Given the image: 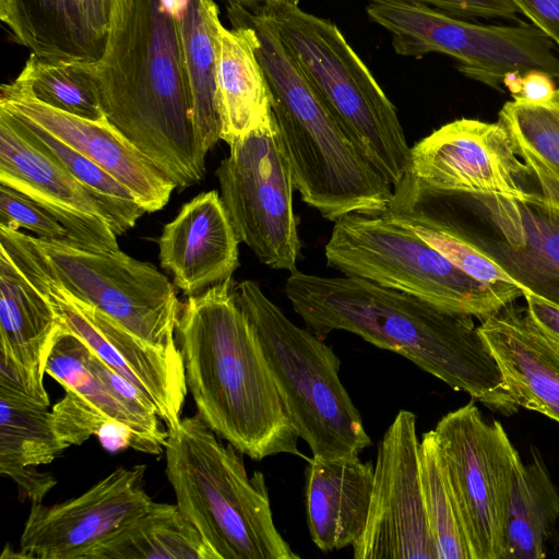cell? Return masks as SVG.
Returning a JSON list of instances; mask_svg holds the SVG:
<instances>
[{"mask_svg": "<svg viewBox=\"0 0 559 559\" xmlns=\"http://www.w3.org/2000/svg\"><path fill=\"white\" fill-rule=\"evenodd\" d=\"M284 293L306 328L321 338L354 333L394 352L496 412L518 409L473 317L352 276L290 272Z\"/></svg>", "mask_w": 559, "mask_h": 559, "instance_id": "6da1fadb", "label": "cell"}, {"mask_svg": "<svg viewBox=\"0 0 559 559\" xmlns=\"http://www.w3.org/2000/svg\"><path fill=\"white\" fill-rule=\"evenodd\" d=\"M86 68L107 120L176 188L203 179L206 154L164 0H114L103 55Z\"/></svg>", "mask_w": 559, "mask_h": 559, "instance_id": "7a4b0ae2", "label": "cell"}, {"mask_svg": "<svg viewBox=\"0 0 559 559\" xmlns=\"http://www.w3.org/2000/svg\"><path fill=\"white\" fill-rule=\"evenodd\" d=\"M233 277L181 305L176 333L187 385L210 428L260 461L300 455L299 438Z\"/></svg>", "mask_w": 559, "mask_h": 559, "instance_id": "3957f363", "label": "cell"}, {"mask_svg": "<svg viewBox=\"0 0 559 559\" xmlns=\"http://www.w3.org/2000/svg\"><path fill=\"white\" fill-rule=\"evenodd\" d=\"M233 24L250 26L272 95V109L295 189L324 218L382 214L393 187L347 135L313 91L258 8L228 2Z\"/></svg>", "mask_w": 559, "mask_h": 559, "instance_id": "277c9868", "label": "cell"}, {"mask_svg": "<svg viewBox=\"0 0 559 559\" xmlns=\"http://www.w3.org/2000/svg\"><path fill=\"white\" fill-rule=\"evenodd\" d=\"M167 430L177 506L216 559L299 558L275 526L264 475L249 477L240 451L223 444L198 412Z\"/></svg>", "mask_w": 559, "mask_h": 559, "instance_id": "5b68a950", "label": "cell"}, {"mask_svg": "<svg viewBox=\"0 0 559 559\" xmlns=\"http://www.w3.org/2000/svg\"><path fill=\"white\" fill-rule=\"evenodd\" d=\"M255 8L332 116L394 188L408 168L411 147L394 105L340 28L302 10L299 0Z\"/></svg>", "mask_w": 559, "mask_h": 559, "instance_id": "8992f818", "label": "cell"}, {"mask_svg": "<svg viewBox=\"0 0 559 559\" xmlns=\"http://www.w3.org/2000/svg\"><path fill=\"white\" fill-rule=\"evenodd\" d=\"M236 289L298 436L312 456L334 459L370 447L362 418L340 379L341 361L333 349L293 323L255 282L243 281Z\"/></svg>", "mask_w": 559, "mask_h": 559, "instance_id": "52a82bcc", "label": "cell"}, {"mask_svg": "<svg viewBox=\"0 0 559 559\" xmlns=\"http://www.w3.org/2000/svg\"><path fill=\"white\" fill-rule=\"evenodd\" d=\"M324 254L326 264L345 276L393 288L481 321L524 294L514 284L473 278L384 214L353 213L336 221Z\"/></svg>", "mask_w": 559, "mask_h": 559, "instance_id": "ba28073f", "label": "cell"}, {"mask_svg": "<svg viewBox=\"0 0 559 559\" xmlns=\"http://www.w3.org/2000/svg\"><path fill=\"white\" fill-rule=\"evenodd\" d=\"M0 247L142 340L157 347L178 346L181 304L174 284L153 264L119 249L92 251L1 226Z\"/></svg>", "mask_w": 559, "mask_h": 559, "instance_id": "9c48e42d", "label": "cell"}, {"mask_svg": "<svg viewBox=\"0 0 559 559\" xmlns=\"http://www.w3.org/2000/svg\"><path fill=\"white\" fill-rule=\"evenodd\" d=\"M366 1L368 16L391 34L400 56L448 55L465 76L497 90L513 73L559 78L555 44L534 25L478 24L415 0Z\"/></svg>", "mask_w": 559, "mask_h": 559, "instance_id": "30bf717a", "label": "cell"}, {"mask_svg": "<svg viewBox=\"0 0 559 559\" xmlns=\"http://www.w3.org/2000/svg\"><path fill=\"white\" fill-rule=\"evenodd\" d=\"M435 437L473 559H503L504 524L522 464L502 425L472 401L444 415Z\"/></svg>", "mask_w": 559, "mask_h": 559, "instance_id": "8fae6325", "label": "cell"}, {"mask_svg": "<svg viewBox=\"0 0 559 559\" xmlns=\"http://www.w3.org/2000/svg\"><path fill=\"white\" fill-rule=\"evenodd\" d=\"M240 242L274 270H296L300 251L292 166L273 118L229 145L216 170Z\"/></svg>", "mask_w": 559, "mask_h": 559, "instance_id": "7c38bea8", "label": "cell"}, {"mask_svg": "<svg viewBox=\"0 0 559 559\" xmlns=\"http://www.w3.org/2000/svg\"><path fill=\"white\" fill-rule=\"evenodd\" d=\"M488 223L485 231L469 222L449 197L423 205L488 253L521 286L559 307V210L537 192L524 199L460 194Z\"/></svg>", "mask_w": 559, "mask_h": 559, "instance_id": "4fadbf2b", "label": "cell"}, {"mask_svg": "<svg viewBox=\"0 0 559 559\" xmlns=\"http://www.w3.org/2000/svg\"><path fill=\"white\" fill-rule=\"evenodd\" d=\"M8 254L46 296L61 329L80 337L108 366L144 393L168 427L180 421L188 385L178 346L157 347L142 340L105 312L74 297L28 262Z\"/></svg>", "mask_w": 559, "mask_h": 559, "instance_id": "5bb4252c", "label": "cell"}, {"mask_svg": "<svg viewBox=\"0 0 559 559\" xmlns=\"http://www.w3.org/2000/svg\"><path fill=\"white\" fill-rule=\"evenodd\" d=\"M416 416L400 411L378 445L366 530L355 559H438L419 465Z\"/></svg>", "mask_w": 559, "mask_h": 559, "instance_id": "9a60e30c", "label": "cell"}, {"mask_svg": "<svg viewBox=\"0 0 559 559\" xmlns=\"http://www.w3.org/2000/svg\"><path fill=\"white\" fill-rule=\"evenodd\" d=\"M425 190L442 194L524 199L528 168L508 130L498 122L461 118L411 147L405 173Z\"/></svg>", "mask_w": 559, "mask_h": 559, "instance_id": "2e32d148", "label": "cell"}, {"mask_svg": "<svg viewBox=\"0 0 559 559\" xmlns=\"http://www.w3.org/2000/svg\"><path fill=\"white\" fill-rule=\"evenodd\" d=\"M146 465L118 467L79 497L33 502L20 538L19 558L85 559L97 545L145 512Z\"/></svg>", "mask_w": 559, "mask_h": 559, "instance_id": "e0dca14e", "label": "cell"}, {"mask_svg": "<svg viewBox=\"0 0 559 559\" xmlns=\"http://www.w3.org/2000/svg\"><path fill=\"white\" fill-rule=\"evenodd\" d=\"M0 183L45 207L86 250H118L117 236L133 227L111 202L31 144L1 116Z\"/></svg>", "mask_w": 559, "mask_h": 559, "instance_id": "ac0fdd59", "label": "cell"}, {"mask_svg": "<svg viewBox=\"0 0 559 559\" xmlns=\"http://www.w3.org/2000/svg\"><path fill=\"white\" fill-rule=\"evenodd\" d=\"M0 107L37 123L100 166L128 188L145 212L168 203L176 185L107 119L94 121L57 110L15 81L1 86Z\"/></svg>", "mask_w": 559, "mask_h": 559, "instance_id": "d6986e66", "label": "cell"}, {"mask_svg": "<svg viewBox=\"0 0 559 559\" xmlns=\"http://www.w3.org/2000/svg\"><path fill=\"white\" fill-rule=\"evenodd\" d=\"M239 239L217 191L200 193L167 223L158 239L159 260L186 295L231 277L239 265Z\"/></svg>", "mask_w": 559, "mask_h": 559, "instance_id": "ffe728a7", "label": "cell"}, {"mask_svg": "<svg viewBox=\"0 0 559 559\" xmlns=\"http://www.w3.org/2000/svg\"><path fill=\"white\" fill-rule=\"evenodd\" d=\"M58 329L46 296L0 248V379L47 405L45 366Z\"/></svg>", "mask_w": 559, "mask_h": 559, "instance_id": "44dd1931", "label": "cell"}, {"mask_svg": "<svg viewBox=\"0 0 559 559\" xmlns=\"http://www.w3.org/2000/svg\"><path fill=\"white\" fill-rule=\"evenodd\" d=\"M478 331L518 407L559 423V344L514 302L483 320Z\"/></svg>", "mask_w": 559, "mask_h": 559, "instance_id": "7402d4cb", "label": "cell"}, {"mask_svg": "<svg viewBox=\"0 0 559 559\" xmlns=\"http://www.w3.org/2000/svg\"><path fill=\"white\" fill-rule=\"evenodd\" d=\"M374 467L358 454L308 460L305 509L313 544L323 552L355 545L368 522Z\"/></svg>", "mask_w": 559, "mask_h": 559, "instance_id": "603a6c76", "label": "cell"}, {"mask_svg": "<svg viewBox=\"0 0 559 559\" xmlns=\"http://www.w3.org/2000/svg\"><path fill=\"white\" fill-rule=\"evenodd\" d=\"M214 44L221 140L230 145L274 118L272 95L250 26L226 28L218 16Z\"/></svg>", "mask_w": 559, "mask_h": 559, "instance_id": "cb8c5ba5", "label": "cell"}, {"mask_svg": "<svg viewBox=\"0 0 559 559\" xmlns=\"http://www.w3.org/2000/svg\"><path fill=\"white\" fill-rule=\"evenodd\" d=\"M174 22L192 103L198 140L206 154L221 140L215 84L213 0H164Z\"/></svg>", "mask_w": 559, "mask_h": 559, "instance_id": "d4e9b609", "label": "cell"}, {"mask_svg": "<svg viewBox=\"0 0 559 559\" xmlns=\"http://www.w3.org/2000/svg\"><path fill=\"white\" fill-rule=\"evenodd\" d=\"M45 372L64 391H73L105 417L126 426L132 436L130 448L157 455L163 452L168 430L158 415L139 413L119 401L88 364V346L60 328L49 350Z\"/></svg>", "mask_w": 559, "mask_h": 559, "instance_id": "484cf974", "label": "cell"}, {"mask_svg": "<svg viewBox=\"0 0 559 559\" xmlns=\"http://www.w3.org/2000/svg\"><path fill=\"white\" fill-rule=\"evenodd\" d=\"M85 559H216L177 504L156 503L93 548Z\"/></svg>", "mask_w": 559, "mask_h": 559, "instance_id": "4316f807", "label": "cell"}, {"mask_svg": "<svg viewBox=\"0 0 559 559\" xmlns=\"http://www.w3.org/2000/svg\"><path fill=\"white\" fill-rule=\"evenodd\" d=\"M0 19L15 41L38 57L70 62L97 60L74 0H0Z\"/></svg>", "mask_w": 559, "mask_h": 559, "instance_id": "83f0119b", "label": "cell"}, {"mask_svg": "<svg viewBox=\"0 0 559 559\" xmlns=\"http://www.w3.org/2000/svg\"><path fill=\"white\" fill-rule=\"evenodd\" d=\"M559 518V492L538 453L521 464L504 524L503 559H540Z\"/></svg>", "mask_w": 559, "mask_h": 559, "instance_id": "f1b7e54d", "label": "cell"}, {"mask_svg": "<svg viewBox=\"0 0 559 559\" xmlns=\"http://www.w3.org/2000/svg\"><path fill=\"white\" fill-rule=\"evenodd\" d=\"M17 386L0 383V473L11 477L29 466L46 465L68 445L55 431L51 411Z\"/></svg>", "mask_w": 559, "mask_h": 559, "instance_id": "f546056e", "label": "cell"}, {"mask_svg": "<svg viewBox=\"0 0 559 559\" xmlns=\"http://www.w3.org/2000/svg\"><path fill=\"white\" fill-rule=\"evenodd\" d=\"M14 81L57 110L94 121L107 119L86 62L51 60L31 53Z\"/></svg>", "mask_w": 559, "mask_h": 559, "instance_id": "4dcf8cb0", "label": "cell"}, {"mask_svg": "<svg viewBox=\"0 0 559 559\" xmlns=\"http://www.w3.org/2000/svg\"><path fill=\"white\" fill-rule=\"evenodd\" d=\"M425 507L438 559H473L433 430L419 442Z\"/></svg>", "mask_w": 559, "mask_h": 559, "instance_id": "1f68e13d", "label": "cell"}, {"mask_svg": "<svg viewBox=\"0 0 559 559\" xmlns=\"http://www.w3.org/2000/svg\"><path fill=\"white\" fill-rule=\"evenodd\" d=\"M0 116L31 144L55 158L79 181L111 202L133 226L143 215L145 210L128 188L100 166L29 119L2 107H0Z\"/></svg>", "mask_w": 559, "mask_h": 559, "instance_id": "d6a6232c", "label": "cell"}, {"mask_svg": "<svg viewBox=\"0 0 559 559\" xmlns=\"http://www.w3.org/2000/svg\"><path fill=\"white\" fill-rule=\"evenodd\" d=\"M499 122L513 142L534 152L559 177V90L547 104L507 102Z\"/></svg>", "mask_w": 559, "mask_h": 559, "instance_id": "836d02e7", "label": "cell"}, {"mask_svg": "<svg viewBox=\"0 0 559 559\" xmlns=\"http://www.w3.org/2000/svg\"><path fill=\"white\" fill-rule=\"evenodd\" d=\"M0 226L14 230L25 228L40 239L82 248L55 215L27 195L1 183Z\"/></svg>", "mask_w": 559, "mask_h": 559, "instance_id": "e575fe53", "label": "cell"}, {"mask_svg": "<svg viewBox=\"0 0 559 559\" xmlns=\"http://www.w3.org/2000/svg\"><path fill=\"white\" fill-rule=\"evenodd\" d=\"M51 418L56 433L68 448L81 445L112 421L73 391H66L63 399L52 406Z\"/></svg>", "mask_w": 559, "mask_h": 559, "instance_id": "d590c367", "label": "cell"}, {"mask_svg": "<svg viewBox=\"0 0 559 559\" xmlns=\"http://www.w3.org/2000/svg\"><path fill=\"white\" fill-rule=\"evenodd\" d=\"M448 14L471 17L515 20L519 12L510 0H415Z\"/></svg>", "mask_w": 559, "mask_h": 559, "instance_id": "8d00e7d4", "label": "cell"}, {"mask_svg": "<svg viewBox=\"0 0 559 559\" xmlns=\"http://www.w3.org/2000/svg\"><path fill=\"white\" fill-rule=\"evenodd\" d=\"M503 85L510 91L514 100L533 105L551 102L558 91L554 79L537 70L524 74H510L504 79Z\"/></svg>", "mask_w": 559, "mask_h": 559, "instance_id": "74e56055", "label": "cell"}, {"mask_svg": "<svg viewBox=\"0 0 559 559\" xmlns=\"http://www.w3.org/2000/svg\"><path fill=\"white\" fill-rule=\"evenodd\" d=\"M88 43L97 58L105 47L114 0H74Z\"/></svg>", "mask_w": 559, "mask_h": 559, "instance_id": "f35d334b", "label": "cell"}, {"mask_svg": "<svg viewBox=\"0 0 559 559\" xmlns=\"http://www.w3.org/2000/svg\"><path fill=\"white\" fill-rule=\"evenodd\" d=\"M559 48V0H510Z\"/></svg>", "mask_w": 559, "mask_h": 559, "instance_id": "ab89813d", "label": "cell"}, {"mask_svg": "<svg viewBox=\"0 0 559 559\" xmlns=\"http://www.w3.org/2000/svg\"><path fill=\"white\" fill-rule=\"evenodd\" d=\"M518 154L528 168L530 176L534 177L542 199L550 206L559 210V177L531 150L515 144Z\"/></svg>", "mask_w": 559, "mask_h": 559, "instance_id": "60d3db41", "label": "cell"}, {"mask_svg": "<svg viewBox=\"0 0 559 559\" xmlns=\"http://www.w3.org/2000/svg\"><path fill=\"white\" fill-rule=\"evenodd\" d=\"M523 297L532 319L559 344V307L531 292L524 293Z\"/></svg>", "mask_w": 559, "mask_h": 559, "instance_id": "b9f144b4", "label": "cell"}, {"mask_svg": "<svg viewBox=\"0 0 559 559\" xmlns=\"http://www.w3.org/2000/svg\"><path fill=\"white\" fill-rule=\"evenodd\" d=\"M103 447L109 451H118L131 445L132 436L130 430L117 423H106L96 435Z\"/></svg>", "mask_w": 559, "mask_h": 559, "instance_id": "7bdbcfd3", "label": "cell"}, {"mask_svg": "<svg viewBox=\"0 0 559 559\" xmlns=\"http://www.w3.org/2000/svg\"><path fill=\"white\" fill-rule=\"evenodd\" d=\"M227 2H233L245 8H255L269 3L280 2L284 0H226Z\"/></svg>", "mask_w": 559, "mask_h": 559, "instance_id": "ee69618b", "label": "cell"}]
</instances>
